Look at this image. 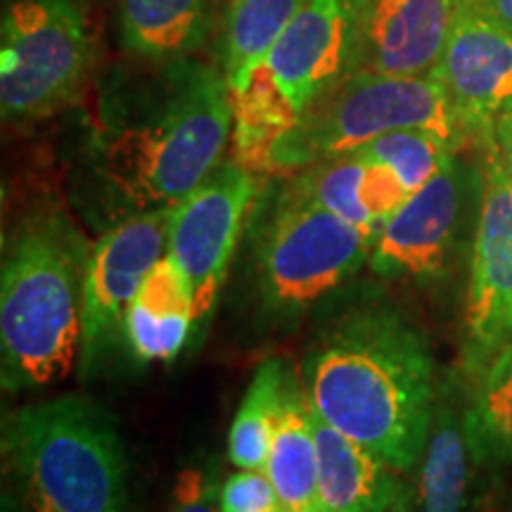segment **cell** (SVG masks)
I'll return each instance as SVG.
<instances>
[{
  "label": "cell",
  "instance_id": "cell-4",
  "mask_svg": "<svg viewBox=\"0 0 512 512\" xmlns=\"http://www.w3.org/2000/svg\"><path fill=\"white\" fill-rule=\"evenodd\" d=\"M3 458L31 512H126L117 422L86 396H57L10 413Z\"/></svg>",
  "mask_w": 512,
  "mask_h": 512
},
{
  "label": "cell",
  "instance_id": "cell-11",
  "mask_svg": "<svg viewBox=\"0 0 512 512\" xmlns=\"http://www.w3.org/2000/svg\"><path fill=\"white\" fill-rule=\"evenodd\" d=\"M484 192L472 235L463 368L472 380L512 344V174L484 147Z\"/></svg>",
  "mask_w": 512,
  "mask_h": 512
},
{
  "label": "cell",
  "instance_id": "cell-7",
  "mask_svg": "<svg viewBox=\"0 0 512 512\" xmlns=\"http://www.w3.org/2000/svg\"><path fill=\"white\" fill-rule=\"evenodd\" d=\"M399 128H427L458 150L465 145L437 76H389L361 69L320 95L297 124L275 140L264 176L294 174L325 159L349 155Z\"/></svg>",
  "mask_w": 512,
  "mask_h": 512
},
{
  "label": "cell",
  "instance_id": "cell-15",
  "mask_svg": "<svg viewBox=\"0 0 512 512\" xmlns=\"http://www.w3.org/2000/svg\"><path fill=\"white\" fill-rule=\"evenodd\" d=\"M484 470L467 427L465 403L437 396L425 448L408 479L403 512H475Z\"/></svg>",
  "mask_w": 512,
  "mask_h": 512
},
{
  "label": "cell",
  "instance_id": "cell-10",
  "mask_svg": "<svg viewBox=\"0 0 512 512\" xmlns=\"http://www.w3.org/2000/svg\"><path fill=\"white\" fill-rule=\"evenodd\" d=\"M259 192L261 176L228 159L171 204L166 256L188 278L195 297V328L214 309Z\"/></svg>",
  "mask_w": 512,
  "mask_h": 512
},
{
  "label": "cell",
  "instance_id": "cell-1",
  "mask_svg": "<svg viewBox=\"0 0 512 512\" xmlns=\"http://www.w3.org/2000/svg\"><path fill=\"white\" fill-rule=\"evenodd\" d=\"M230 136L233 95L221 67L195 57L143 62L102 93L88 159L107 195L136 214L195 190Z\"/></svg>",
  "mask_w": 512,
  "mask_h": 512
},
{
  "label": "cell",
  "instance_id": "cell-19",
  "mask_svg": "<svg viewBox=\"0 0 512 512\" xmlns=\"http://www.w3.org/2000/svg\"><path fill=\"white\" fill-rule=\"evenodd\" d=\"M195 328V297L171 256L145 275L124 316V342L143 363L171 361Z\"/></svg>",
  "mask_w": 512,
  "mask_h": 512
},
{
  "label": "cell",
  "instance_id": "cell-21",
  "mask_svg": "<svg viewBox=\"0 0 512 512\" xmlns=\"http://www.w3.org/2000/svg\"><path fill=\"white\" fill-rule=\"evenodd\" d=\"M304 3L306 0H228L221 15L219 67L230 95L245 86Z\"/></svg>",
  "mask_w": 512,
  "mask_h": 512
},
{
  "label": "cell",
  "instance_id": "cell-14",
  "mask_svg": "<svg viewBox=\"0 0 512 512\" xmlns=\"http://www.w3.org/2000/svg\"><path fill=\"white\" fill-rule=\"evenodd\" d=\"M456 0H354L356 72L430 76L444 55Z\"/></svg>",
  "mask_w": 512,
  "mask_h": 512
},
{
  "label": "cell",
  "instance_id": "cell-24",
  "mask_svg": "<svg viewBox=\"0 0 512 512\" xmlns=\"http://www.w3.org/2000/svg\"><path fill=\"white\" fill-rule=\"evenodd\" d=\"M458 147L427 128H399L358 147V155L387 166L408 192H418Z\"/></svg>",
  "mask_w": 512,
  "mask_h": 512
},
{
  "label": "cell",
  "instance_id": "cell-5",
  "mask_svg": "<svg viewBox=\"0 0 512 512\" xmlns=\"http://www.w3.org/2000/svg\"><path fill=\"white\" fill-rule=\"evenodd\" d=\"M356 72L354 0H306L245 86L233 93V159L264 176L275 140Z\"/></svg>",
  "mask_w": 512,
  "mask_h": 512
},
{
  "label": "cell",
  "instance_id": "cell-26",
  "mask_svg": "<svg viewBox=\"0 0 512 512\" xmlns=\"http://www.w3.org/2000/svg\"><path fill=\"white\" fill-rule=\"evenodd\" d=\"M169 512H216L214 489L200 470H185L178 475Z\"/></svg>",
  "mask_w": 512,
  "mask_h": 512
},
{
  "label": "cell",
  "instance_id": "cell-20",
  "mask_svg": "<svg viewBox=\"0 0 512 512\" xmlns=\"http://www.w3.org/2000/svg\"><path fill=\"white\" fill-rule=\"evenodd\" d=\"M264 472L287 512H320L316 415L304 384L292 373L285 384Z\"/></svg>",
  "mask_w": 512,
  "mask_h": 512
},
{
  "label": "cell",
  "instance_id": "cell-2",
  "mask_svg": "<svg viewBox=\"0 0 512 512\" xmlns=\"http://www.w3.org/2000/svg\"><path fill=\"white\" fill-rule=\"evenodd\" d=\"M302 384L318 418L411 475L437 384L430 344L406 313L382 299L347 306L313 337Z\"/></svg>",
  "mask_w": 512,
  "mask_h": 512
},
{
  "label": "cell",
  "instance_id": "cell-25",
  "mask_svg": "<svg viewBox=\"0 0 512 512\" xmlns=\"http://www.w3.org/2000/svg\"><path fill=\"white\" fill-rule=\"evenodd\" d=\"M219 512H287L264 470H240L221 486Z\"/></svg>",
  "mask_w": 512,
  "mask_h": 512
},
{
  "label": "cell",
  "instance_id": "cell-8",
  "mask_svg": "<svg viewBox=\"0 0 512 512\" xmlns=\"http://www.w3.org/2000/svg\"><path fill=\"white\" fill-rule=\"evenodd\" d=\"M98 48L81 0H10L0 24L3 119L38 121L76 105Z\"/></svg>",
  "mask_w": 512,
  "mask_h": 512
},
{
  "label": "cell",
  "instance_id": "cell-17",
  "mask_svg": "<svg viewBox=\"0 0 512 512\" xmlns=\"http://www.w3.org/2000/svg\"><path fill=\"white\" fill-rule=\"evenodd\" d=\"M316 415V411H313ZM320 512H403L408 479L316 415Z\"/></svg>",
  "mask_w": 512,
  "mask_h": 512
},
{
  "label": "cell",
  "instance_id": "cell-18",
  "mask_svg": "<svg viewBox=\"0 0 512 512\" xmlns=\"http://www.w3.org/2000/svg\"><path fill=\"white\" fill-rule=\"evenodd\" d=\"M121 48L138 62L195 57L216 27V0H114Z\"/></svg>",
  "mask_w": 512,
  "mask_h": 512
},
{
  "label": "cell",
  "instance_id": "cell-16",
  "mask_svg": "<svg viewBox=\"0 0 512 512\" xmlns=\"http://www.w3.org/2000/svg\"><path fill=\"white\" fill-rule=\"evenodd\" d=\"M299 195L320 204L339 219L361 228L370 238L380 235L401 204L411 197L387 166L349 152V155L325 159L287 178Z\"/></svg>",
  "mask_w": 512,
  "mask_h": 512
},
{
  "label": "cell",
  "instance_id": "cell-12",
  "mask_svg": "<svg viewBox=\"0 0 512 512\" xmlns=\"http://www.w3.org/2000/svg\"><path fill=\"white\" fill-rule=\"evenodd\" d=\"M171 204L114 221L88 256L81 309V377L124 339V316L145 275L166 254Z\"/></svg>",
  "mask_w": 512,
  "mask_h": 512
},
{
  "label": "cell",
  "instance_id": "cell-27",
  "mask_svg": "<svg viewBox=\"0 0 512 512\" xmlns=\"http://www.w3.org/2000/svg\"><path fill=\"white\" fill-rule=\"evenodd\" d=\"M491 145L501 157V162L508 166V171L512 174V102L505 110L498 114L494 121V128H491Z\"/></svg>",
  "mask_w": 512,
  "mask_h": 512
},
{
  "label": "cell",
  "instance_id": "cell-23",
  "mask_svg": "<svg viewBox=\"0 0 512 512\" xmlns=\"http://www.w3.org/2000/svg\"><path fill=\"white\" fill-rule=\"evenodd\" d=\"M287 377L290 368L280 358L261 363L242 396L228 434L230 463L240 470H264Z\"/></svg>",
  "mask_w": 512,
  "mask_h": 512
},
{
  "label": "cell",
  "instance_id": "cell-22",
  "mask_svg": "<svg viewBox=\"0 0 512 512\" xmlns=\"http://www.w3.org/2000/svg\"><path fill=\"white\" fill-rule=\"evenodd\" d=\"M472 444L486 470L512 463V344L498 354L465 401Z\"/></svg>",
  "mask_w": 512,
  "mask_h": 512
},
{
  "label": "cell",
  "instance_id": "cell-28",
  "mask_svg": "<svg viewBox=\"0 0 512 512\" xmlns=\"http://www.w3.org/2000/svg\"><path fill=\"white\" fill-rule=\"evenodd\" d=\"M498 15L503 17V22L512 29V0H494Z\"/></svg>",
  "mask_w": 512,
  "mask_h": 512
},
{
  "label": "cell",
  "instance_id": "cell-6",
  "mask_svg": "<svg viewBox=\"0 0 512 512\" xmlns=\"http://www.w3.org/2000/svg\"><path fill=\"white\" fill-rule=\"evenodd\" d=\"M256 297L268 316L297 320L370 259L373 238L290 183L254 202L247 221Z\"/></svg>",
  "mask_w": 512,
  "mask_h": 512
},
{
  "label": "cell",
  "instance_id": "cell-9",
  "mask_svg": "<svg viewBox=\"0 0 512 512\" xmlns=\"http://www.w3.org/2000/svg\"><path fill=\"white\" fill-rule=\"evenodd\" d=\"M482 192L484 166L453 152L382 226L368 259L373 273L413 283L446 278L475 235Z\"/></svg>",
  "mask_w": 512,
  "mask_h": 512
},
{
  "label": "cell",
  "instance_id": "cell-13",
  "mask_svg": "<svg viewBox=\"0 0 512 512\" xmlns=\"http://www.w3.org/2000/svg\"><path fill=\"white\" fill-rule=\"evenodd\" d=\"M432 76L444 86L465 143L484 147L496 117L512 102V29L494 0H456Z\"/></svg>",
  "mask_w": 512,
  "mask_h": 512
},
{
  "label": "cell",
  "instance_id": "cell-3",
  "mask_svg": "<svg viewBox=\"0 0 512 512\" xmlns=\"http://www.w3.org/2000/svg\"><path fill=\"white\" fill-rule=\"evenodd\" d=\"M91 247L55 202L34 204L5 233L0 273L5 392L43 389L72 370L81 351Z\"/></svg>",
  "mask_w": 512,
  "mask_h": 512
}]
</instances>
